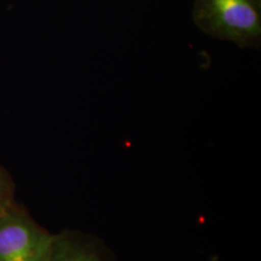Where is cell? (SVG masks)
<instances>
[{
    "mask_svg": "<svg viewBox=\"0 0 261 261\" xmlns=\"http://www.w3.org/2000/svg\"><path fill=\"white\" fill-rule=\"evenodd\" d=\"M193 19L211 37L260 47L261 0H195Z\"/></svg>",
    "mask_w": 261,
    "mask_h": 261,
    "instance_id": "obj_1",
    "label": "cell"
},
{
    "mask_svg": "<svg viewBox=\"0 0 261 261\" xmlns=\"http://www.w3.org/2000/svg\"><path fill=\"white\" fill-rule=\"evenodd\" d=\"M54 239L17 200L0 214V261H47Z\"/></svg>",
    "mask_w": 261,
    "mask_h": 261,
    "instance_id": "obj_2",
    "label": "cell"
},
{
    "mask_svg": "<svg viewBox=\"0 0 261 261\" xmlns=\"http://www.w3.org/2000/svg\"><path fill=\"white\" fill-rule=\"evenodd\" d=\"M47 261H114L105 243L93 234L64 229L55 234Z\"/></svg>",
    "mask_w": 261,
    "mask_h": 261,
    "instance_id": "obj_3",
    "label": "cell"
},
{
    "mask_svg": "<svg viewBox=\"0 0 261 261\" xmlns=\"http://www.w3.org/2000/svg\"><path fill=\"white\" fill-rule=\"evenodd\" d=\"M16 201V186L8 171L0 165V214Z\"/></svg>",
    "mask_w": 261,
    "mask_h": 261,
    "instance_id": "obj_4",
    "label": "cell"
}]
</instances>
